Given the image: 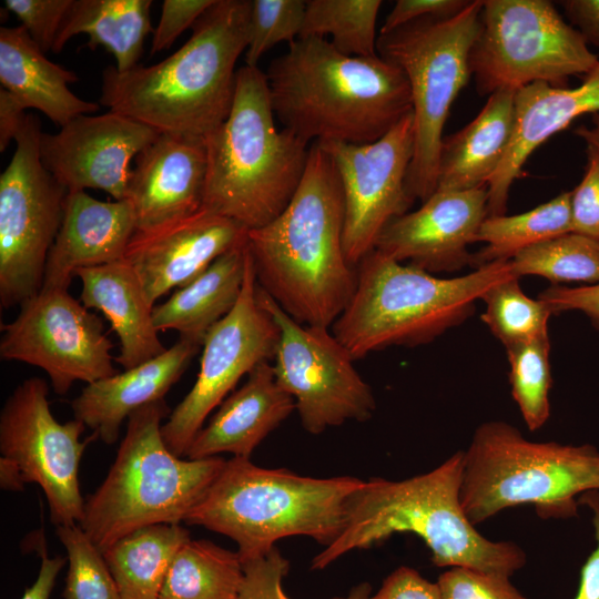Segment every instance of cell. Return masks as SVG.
Wrapping results in <instances>:
<instances>
[{"mask_svg":"<svg viewBox=\"0 0 599 599\" xmlns=\"http://www.w3.org/2000/svg\"><path fill=\"white\" fill-rule=\"evenodd\" d=\"M344 194L337 170L317 142L301 184L271 223L250 230L257 284L296 322L329 328L357 282L343 248Z\"/></svg>","mask_w":599,"mask_h":599,"instance_id":"cell-1","label":"cell"},{"mask_svg":"<svg viewBox=\"0 0 599 599\" xmlns=\"http://www.w3.org/2000/svg\"><path fill=\"white\" fill-rule=\"evenodd\" d=\"M265 74L274 115L307 142L372 143L413 112L400 68L345 55L326 39H296Z\"/></svg>","mask_w":599,"mask_h":599,"instance_id":"cell-2","label":"cell"},{"mask_svg":"<svg viewBox=\"0 0 599 599\" xmlns=\"http://www.w3.org/2000/svg\"><path fill=\"white\" fill-rule=\"evenodd\" d=\"M251 7V0H215L166 59L125 72L106 67L99 102L159 132L206 136L231 111Z\"/></svg>","mask_w":599,"mask_h":599,"instance_id":"cell-3","label":"cell"},{"mask_svg":"<svg viewBox=\"0 0 599 599\" xmlns=\"http://www.w3.org/2000/svg\"><path fill=\"white\" fill-rule=\"evenodd\" d=\"M464 450L436 468L403 480H364L352 495L339 537L313 558L324 569L341 556L366 549L400 532L417 535L437 567H464L510 577L527 561L511 540L484 537L466 516L460 501Z\"/></svg>","mask_w":599,"mask_h":599,"instance_id":"cell-4","label":"cell"},{"mask_svg":"<svg viewBox=\"0 0 599 599\" xmlns=\"http://www.w3.org/2000/svg\"><path fill=\"white\" fill-rule=\"evenodd\" d=\"M266 74L243 65L227 118L204 136L206 179L203 209L248 231L274 221L303 179L308 142L277 130Z\"/></svg>","mask_w":599,"mask_h":599,"instance_id":"cell-5","label":"cell"},{"mask_svg":"<svg viewBox=\"0 0 599 599\" xmlns=\"http://www.w3.org/2000/svg\"><path fill=\"white\" fill-rule=\"evenodd\" d=\"M363 483L349 476H301L233 457L185 522L230 537L242 562L268 554L290 536H307L327 547L342 534L349 499Z\"/></svg>","mask_w":599,"mask_h":599,"instance_id":"cell-6","label":"cell"},{"mask_svg":"<svg viewBox=\"0 0 599 599\" xmlns=\"http://www.w3.org/2000/svg\"><path fill=\"white\" fill-rule=\"evenodd\" d=\"M356 271L354 294L332 325L354 361L390 346L434 341L470 317L475 302L491 286L516 276L509 260L441 278L377 250L365 255Z\"/></svg>","mask_w":599,"mask_h":599,"instance_id":"cell-7","label":"cell"},{"mask_svg":"<svg viewBox=\"0 0 599 599\" xmlns=\"http://www.w3.org/2000/svg\"><path fill=\"white\" fill-rule=\"evenodd\" d=\"M164 398L128 417L126 432L104 481L84 501L79 522L103 552L132 531L158 524H180L202 500L225 459H181L165 446Z\"/></svg>","mask_w":599,"mask_h":599,"instance_id":"cell-8","label":"cell"},{"mask_svg":"<svg viewBox=\"0 0 599 599\" xmlns=\"http://www.w3.org/2000/svg\"><path fill=\"white\" fill-rule=\"evenodd\" d=\"M599 491V449L527 439L502 420L480 424L464 450L463 509L475 526L531 505L542 519L578 516V498Z\"/></svg>","mask_w":599,"mask_h":599,"instance_id":"cell-9","label":"cell"},{"mask_svg":"<svg viewBox=\"0 0 599 599\" xmlns=\"http://www.w3.org/2000/svg\"><path fill=\"white\" fill-rule=\"evenodd\" d=\"M481 7L483 0H469L456 16L418 20L377 38V54L400 68L410 88L414 154L406 186L414 201L436 191L443 130L471 77L469 53Z\"/></svg>","mask_w":599,"mask_h":599,"instance_id":"cell-10","label":"cell"},{"mask_svg":"<svg viewBox=\"0 0 599 599\" xmlns=\"http://www.w3.org/2000/svg\"><path fill=\"white\" fill-rule=\"evenodd\" d=\"M599 58L548 0H483L469 68L479 94L544 82L566 87Z\"/></svg>","mask_w":599,"mask_h":599,"instance_id":"cell-11","label":"cell"},{"mask_svg":"<svg viewBox=\"0 0 599 599\" xmlns=\"http://www.w3.org/2000/svg\"><path fill=\"white\" fill-rule=\"evenodd\" d=\"M49 387L40 377L23 380L7 398L0 413L1 488L21 490L38 484L47 498L55 526L79 524L84 501L79 465L88 443L80 436L85 425L78 419L59 423L48 402Z\"/></svg>","mask_w":599,"mask_h":599,"instance_id":"cell-12","label":"cell"},{"mask_svg":"<svg viewBox=\"0 0 599 599\" xmlns=\"http://www.w3.org/2000/svg\"><path fill=\"white\" fill-rule=\"evenodd\" d=\"M41 123L27 114L16 151L0 175V304L21 305L42 288L50 248L59 233L67 189L44 167Z\"/></svg>","mask_w":599,"mask_h":599,"instance_id":"cell-13","label":"cell"},{"mask_svg":"<svg viewBox=\"0 0 599 599\" xmlns=\"http://www.w3.org/2000/svg\"><path fill=\"white\" fill-rule=\"evenodd\" d=\"M256 298L280 328L273 369L305 430L318 435L348 420H368L375 397L346 347L328 328L296 322L258 284Z\"/></svg>","mask_w":599,"mask_h":599,"instance_id":"cell-14","label":"cell"},{"mask_svg":"<svg viewBox=\"0 0 599 599\" xmlns=\"http://www.w3.org/2000/svg\"><path fill=\"white\" fill-rule=\"evenodd\" d=\"M257 281L247 245L245 276L234 308L205 335L195 384L161 427L163 441L177 457L204 426L210 413L260 363L274 359L280 328L256 298Z\"/></svg>","mask_w":599,"mask_h":599,"instance_id":"cell-15","label":"cell"},{"mask_svg":"<svg viewBox=\"0 0 599 599\" xmlns=\"http://www.w3.org/2000/svg\"><path fill=\"white\" fill-rule=\"evenodd\" d=\"M1 332V358L43 369L59 395L118 373L101 318L68 290H41Z\"/></svg>","mask_w":599,"mask_h":599,"instance_id":"cell-16","label":"cell"},{"mask_svg":"<svg viewBox=\"0 0 599 599\" xmlns=\"http://www.w3.org/2000/svg\"><path fill=\"white\" fill-rule=\"evenodd\" d=\"M332 159L344 194L343 248L356 267L375 250L378 236L414 200L406 186L414 154L413 112L379 140L354 144L317 142Z\"/></svg>","mask_w":599,"mask_h":599,"instance_id":"cell-17","label":"cell"},{"mask_svg":"<svg viewBox=\"0 0 599 599\" xmlns=\"http://www.w3.org/2000/svg\"><path fill=\"white\" fill-rule=\"evenodd\" d=\"M160 132L118 112L79 115L58 133L42 132L40 159L68 192L98 189L126 197L133 158Z\"/></svg>","mask_w":599,"mask_h":599,"instance_id":"cell-18","label":"cell"},{"mask_svg":"<svg viewBox=\"0 0 599 599\" xmlns=\"http://www.w3.org/2000/svg\"><path fill=\"white\" fill-rule=\"evenodd\" d=\"M487 185L465 191L436 190L422 206L392 220L375 250L430 274L471 265L467 246L488 216Z\"/></svg>","mask_w":599,"mask_h":599,"instance_id":"cell-19","label":"cell"},{"mask_svg":"<svg viewBox=\"0 0 599 599\" xmlns=\"http://www.w3.org/2000/svg\"><path fill=\"white\" fill-rule=\"evenodd\" d=\"M248 230L205 209L160 227L134 233L124 260L138 275L150 303L202 274L217 257L247 243Z\"/></svg>","mask_w":599,"mask_h":599,"instance_id":"cell-20","label":"cell"},{"mask_svg":"<svg viewBox=\"0 0 599 599\" xmlns=\"http://www.w3.org/2000/svg\"><path fill=\"white\" fill-rule=\"evenodd\" d=\"M206 146L202 136L160 132L135 158L126 189L135 233L186 219L203 209Z\"/></svg>","mask_w":599,"mask_h":599,"instance_id":"cell-21","label":"cell"},{"mask_svg":"<svg viewBox=\"0 0 599 599\" xmlns=\"http://www.w3.org/2000/svg\"><path fill=\"white\" fill-rule=\"evenodd\" d=\"M599 113V62L575 88L537 82L515 93V123L508 150L487 183L488 216L504 215L510 187L545 141L585 114Z\"/></svg>","mask_w":599,"mask_h":599,"instance_id":"cell-22","label":"cell"},{"mask_svg":"<svg viewBox=\"0 0 599 599\" xmlns=\"http://www.w3.org/2000/svg\"><path fill=\"white\" fill-rule=\"evenodd\" d=\"M134 233L135 214L129 200L104 202L84 191L68 192L41 290H69L78 270L124 260Z\"/></svg>","mask_w":599,"mask_h":599,"instance_id":"cell-23","label":"cell"},{"mask_svg":"<svg viewBox=\"0 0 599 599\" xmlns=\"http://www.w3.org/2000/svg\"><path fill=\"white\" fill-rule=\"evenodd\" d=\"M201 346L180 337L161 355L122 373L87 384L71 402L74 419L98 434L103 443L114 444L123 420L136 409L164 398Z\"/></svg>","mask_w":599,"mask_h":599,"instance_id":"cell-24","label":"cell"},{"mask_svg":"<svg viewBox=\"0 0 599 599\" xmlns=\"http://www.w3.org/2000/svg\"><path fill=\"white\" fill-rule=\"evenodd\" d=\"M294 409L295 402L277 384L273 365L260 363L199 430L186 457L204 459L231 453L234 457L250 458L261 441Z\"/></svg>","mask_w":599,"mask_h":599,"instance_id":"cell-25","label":"cell"},{"mask_svg":"<svg viewBox=\"0 0 599 599\" xmlns=\"http://www.w3.org/2000/svg\"><path fill=\"white\" fill-rule=\"evenodd\" d=\"M81 281L80 302L106 317L115 332L120 352L115 361L130 369L167 348L159 338L153 322V305L125 260L75 272Z\"/></svg>","mask_w":599,"mask_h":599,"instance_id":"cell-26","label":"cell"},{"mask_svg":"<svg viewBox=\"0 0 599 599\" xmlns=\"http://www.w3.org/2000/svg\"><path fill=\"white\" fill-rule=\"evenodd\" d=\"M78 75L50 61L24 27L0 29L1 88L13 94L26 109H37L60 128L79 115L99 110L69 88Z\"/></svg>","mask_w":599,"mask_h":599,"instance_id":"cell-27","label":"cell"},{"mask_svg":"<svg viewBox=\"0 0 599 599\" xmlns=\"http://www.w3.org/2000/svg\"><path fill=\"white\" fill-rule=\"evenodd\" d=\"M515 93L507 89L491 93L467 125L443 139L436 190L465 191L487 185L511 141Z\"/></svg>","mask_w":599,"mask_h":599,"instance_id":"cell-28","label":"cell"},{"mask_svg":"<svg viewBox=\"0 0 599 599\" xmlns=\"http://www.w3.org/2000/svg\"><path fill=\"white\" fill-rule=\"evenodd\" d=\"M247 243L217 257L202 274L153 307L158 332L174 329L203 344L206 333L235 306L245 276Z\"/></svg>","mask_w":599,"mask_h":599,"instance_id":"cell-29","label":"cell"},{"mask_svg":"<svg viewBox=\"0 0 599 599\" xmlns=\"http://www.w3.org/2000/svg\"><path fill=\"white\" fill-rule=\"evenodd\" d=\"M151 6V0H72L52 52L59 53L72 37L88 34L89 49L102 45L119 72L129 71L139 64L145 38L154 31Z\"/></svg>","mask_w":599,"mask_h":599,"instance_id":"cell-30","label":"cell"},{"mask_svg":"<svg viewBox=\"0 0 599 599\" xmlns=\"http://www.w3.org/2000/svg\"><path fill=\"white\" fill-rule=\"evenodd\" d=\"M190 539L180 524L139 528L102 554L121 599H159L169 567L179 548Z\"/></svg>","mask_w":599,"mask_h":599,"instance_id":"cell-31","label":"cell"},{"mask_svg":"<svg viewBox=\"0 0 599 599\" xmlns=\"http://www.w3.org/2000/svg\"><path fill=\"white\" fill-rule=\"evenodd\" d=\"M243 581L237 551L190 538L176 551L159 599H236Z\"/></svg>","mask_w":599,"mask_h":599,"instance_id":"cell-32","label":"cell"},{"mask_svg":"<svg viewBox=\"0 0 599 599\" xmlns=\"http://www.w3.org/2000/svg\"><path fill=\"white\" fill-rule=\"evenodd\" d=\"M570 199L571 191L562 192L525 213L487 216L476 236L485 246L471 255V266L509 261L526 248L572 232Z\"/></svg>","mask_w":599,"mask_h":599,"instance_id":"cell-33","label":"cell"},{"mask_svg":"<svg viewBox=\"0 0 599 599\" xmlns=\"http://www.w3.org/2000/svg\"><path fill=\"white\" fill-rule=\"evenodd\" d=\"M380 7V0H308L300 38L329 37L328 42L345 55H377Z\"/></svg>","mask_w":599,"mask_h":599,"instance_id":"cell-34","label":"cell"},{"mask_svg":"<svg viewBox=\"0 0 599 599\" xmlns=\"http://www.w3.org/2000/svg\"><path fill=\"white\" fill-rule=\"evenodd\" d=\"M510 263L517 277L537 275L556 285L599 284V241L570 232L519 252Z\"/></svg>","mask_w":599,"mask_h":599,"instance_id":"cell-35","label":"cell"},{"mask_svg":"<svg viewBox=\"0 0 599 599\" xmlns=\"http://www.w3.org/2000/svg\"><path fill=\"white\" fill-rule=\"evenodd\" d=\"M519 277L491 286L483 296V322L505 348L537 338L549 337L548 321L554 313L541 300L527 296Z\"/></svg>","mask_w":599,"mask_h":599,"instance_id":"cell-36","label":"cell"},{"mask_svg":"<svg viewBox=\"0 0 599 599\" xmlns=\"http://www.w3.org/2000/svg\"><path fill=\"white\" fill-rule=\"evenodd\" d=\"M506 353L511 396L527 428L538 430L550 417V339L542 337L514 345Z\"/></svg>","mask_w":599,"mask_h":599,"instance_id":"cell-37","label":"cell"},{"mask_svg":"<svg viewBox=\"0 0 599 599\" xmlns=\"http://www.w3.org/2000/svg\"><path fill=\"white\" fill-rule=\"evenodd\" d=\"M55 534L67 550L68 573L64 599H121L102 551L79 524L57 526Z\"/></svg>","mask_w":599,"mask_h":599,"instance_id":"cell-38","label":"cell"},{"mask_svg":"<svg viewBox=\"0 0 599 599\" xmlns=\"http://www.w3.org/2000/svg\"><path fill=\"white\" fill-rule=\"evenodd\" d=\"M304 0H253L250 14L245 65L257 67L260 59L281 42L300 38L305 17Z\"/></svg>","mask_w":599,"mask_h":599,"instance_id":"cell-39","label":"cell"},{"mask_svg":"<svg viewBox=\"0 0 599 599\" xmlns=\"http://www.w3.org/2000/svg\"><path fill=\"white\" fill-rule=\"evenodd\" d=\"M510 577L470 568L451 567L437 581L441 599H528Z\"/></svg>","mask_w":599,"mask_h":599,"instance_id":"cell-40","label":"cell"},{"mask_svg":"<svg viewBox=\"0 0 599 599\" xmlns=\"http://www.w3.org/2000/svg\"><path fill=\"white\" fill-rule=\"evenodd\" d=\"M72 0H6V8L21 21L31 39L45 53L52 51L58 31Z\"/></svg>","mask_w":599,"mask_h":599,"instance_id":"cell-41","label":"cell"},{"mask_svg":"<svg viewBox=\"0 0 599 599\" xmlns=\"http://www.w3.org/2000/svg\"><path fill=\"white\" fill-rule=\"evenodd\" d=\"M586 146V170L571 191V224L573 233L599 241V149Z\"/></svg>","mask_w":599,"mask_h":599,"instance_id":"cell-42","label":"cell"},{"mask_svg":"<svg viewBox=\"0 0 599 599\" xmlns=\"http://www.w3.org/2000/svg\"><path fill=\"white\" fill-rule=\"evenodd\" d=\"M242 564L244 581L236 599H290L283 590V579L290 570V562L277 547Z\"/></svg>","mask_w":599,"mask_h":599,"instance_id":"cell-43","label":"cell"},{"mask_svg":"<svg viewBox=\"0 0 599 599\" xmlns=\"http://www.w3.org/2000/svg\"><path fill=\"white\" fill-rule=\"evenodd\" d=\"M215 0H164L158 27L153 31L151 52L169 49L176 38L192 28Z\"/></svg>","mask_w":599,"mask_h":599,"instance_id":"cell-44","label":"cell"},{"mask_svg":"<svg viewBox=\"0 0 599 599\" xmlns=\"http://www.w3.org/2000/svg\"><path fill=\"white\" fill-rule=\"evenodd\" d=\"M468 2L469 0H398L386 17L379 34L423 19L450 18L459 13Z\"/></svg>","mask_w":599,"mask_h":599,"instance_id":"cell-45","label":"cell"},{"mask_svg":"<svg viewBox=\"0 0 599 599\" xmlns=\"http://www.w3.org/2000/svg\"><path fill=\"white\" fill-rule=\"evenodd\" d=\"M554 314L567 311L583 313L599 329V284L566 287L552 285L539 294Z\"/></svg>","mask_w":599,"mask_h":599,"instance_id":"cell-46","label":"cell"},{"mask_svg":"<svg viewBox=\"0 0 599 599\" xmlns=\"http://www.w3.org/2000/svg\"><path fill=\"white\" fill-rule=\"evenodd\" d=\"M377 599H441L437 583L422 577L413 568L402 566L384 580Z\"/></svg>","mask_w":599,"mask_h":599,"instance_id":"cell-47","label":"cell"},{"mask_svg":"<svg viewBox=\"0 0 599 599\" xmlns=\"http://www.w3.org/2000/svg\"><path fill=\"white\" fill-rule=\"evenodd\" d=\"M591 514L596 546L588 556L580 571V582L575 599H599V491L591 490L578 498Z\"/></svg>","mask_w":599,"mask_h":599,"instance_id":"cell-48","label":"cell"},{"mask_svg":"<svg viewBox=\"0 0 599 599\" xmlns=\"http://www.w3.org/2000/svg\"><path fill=\"white\" fill-rule=\"evenodd\" d=\"M559 4L588 45L599 48V0H562Z\"/></svg>","mask_w":599,"mask_h":599,"instance_id":"cell-49","label":"cell"},{"mask_svg":"<svg viewBox=\"0 0 599 599\" xmlns=\"http://www.w3.org/2000/svg\"><path fill=\"white\" fill-rule=\"evenodd\" d=\"M38 551L41 556V565L37 580L30 588L26 589L21 599H50L55 578L65 564V559L61 556L52 558L48 556L42 532H40Z\"/></svg>","mask_w":599,"mask_h":599,"instance_id":"cell-50","label":"cell"},{"mask_svg":"<svg viewBox=\"0 0 599 599\" xmlns=\"http://www.w3.org/2000/svg\"><path fill=\"white\" fill-rule=\"evenodd\" d=\"M26 108L8 90L0 89V151L14 140L27 115Z\"/></svg>","mask_w":599,"mask_h":599,"instance_id":"cell-51","label":"cell"},{"mask_svg":"<svg viewBox=\"0 0 599 599\" xmlns=\"http://www.w3.org/2000/svg\"><path fill=\"white\" fill-rule=\"evenodd\" d=\"M575 134L585 141L586 145L599 149V113L591 115L590 125L578 126Z\"/></svg>","mask_w":599,"mask_h":599,"instance_id":"cell-52","label":"cell"},{"mask_svg":"<svg viewBox=\"0 0 599 599\" xmlns=\"http://www.w3.org/2000/svg\"><path fill=\"white\" fill-rule=\"evenodd\" d=\"M345 599H377V596L372 595V587L363 582L353 587Z\"/></svg>","mask_w":599,"mask_h":599,"instance_id":"cell-53","label":"cell"}]
</instances>
